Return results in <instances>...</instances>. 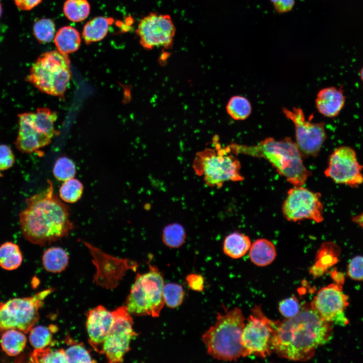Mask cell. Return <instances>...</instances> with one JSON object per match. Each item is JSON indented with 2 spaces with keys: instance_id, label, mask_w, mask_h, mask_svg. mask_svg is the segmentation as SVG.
Wrapping results in <instances>:
<instances>
[{
  "instance_id": "6da1fadb",
  "label": "cell",
  "mask_w": 363,
  "mask_h": 363,
  "mask_svg": "<svg viewBox=\"0 0 363 363\" xmlns=\"http://www.w3.org/2000/svg\"><path fill=\"white\" fill-rule=\"evenodd\" d=\"M47 183L44 190L26 199L19 215L25 239L40 246L67 236L74 228L70 208L54 194L51 181Z\"/></svg>"
},
{
  "instance_id": "7a4b0ae2",
  "label": "cell",
  "mask_w": 363,
  "mask_h": 363,
  "mask_svg": "<svg viewBox=\"0 0 363 363\" xmlns=\"http://www.w3.org/2000/svg\"><path fill=\"white\" fill-rule=\"evenodd\" d=\"M333 323L323 319L311 306L301 308L294 317L278 321L273 339V352L294 361H306L327 342Z\"/></svg>"
},
{
  "instance_id": "3957f363",
  "label": "cell",
  "mask_w": 363,
  "mask_h": 363,
  "mask_svg": "<svg viewBox=\"0 0 363 363\" xmlns=\"http://www.w3.org/2000/svg\"><path fill=\"white\" fill-rule=\"evenodd\" d=\"M229 147L235 155L265 158L294 186L304 185L310 175L296 143L290 138L280 140L268 138L255 145L232 144Z\"/></svg>"
},
{
  "instance_id": "277c9868",
  "label": "cell",
  "mask_w": 363,
  "mask_h": 363,
  "mask_svg": "<svg viewBox=\"0 0 363 363\" xmlns=\"http://www.w3.org/2000/svg\"><path fill=\"white\" fill-rule=\"evenodd\" d=\"M245 320L241 310L237 307L218 313L214 324L202 336L207 353L214 358L224 361L243 357L241 337Z\"/></svg>"
},
{
  "instance_id": "5b68a950",
  "label": "cell",
  "mask_w": 363,
  "mask_h": 363,
  "mask_svg": "<svg viewBox=\"0 0 363 363\" xmlns=\"http://www.w3.org/2000/svg\"><path fill=\"white\" fill-rule=\"evenodd\" d=\"M234 155L229 146L222 147L217 142L214 148H206L196 154L193 164L194 170L203 177L210 187L220 188L226 182L243 180L240 163Z\"/></svg>"
},
{
  "instance_id": "8992f818",
  "label": "cell",
  "mask_w": 363,
  "mask_h": 363,
  "mask_svg": "<svg viewBox=\"0 0 363 363\" xmlns=\"http://www.w3.org/2000/svg\"><path fill=\"white\" fill-rule=\"evenodd\" d=\"M71 76L68 55L52 50L38 57L30 68L27 80L43 93L62 97L69 86Z\"/></svg>"
},
{
  "instance_id": "52a82bcc",
  "label": "cell",
  "mask_w": 363,
  "mask_h": 363,
  "mask_svg": "<svg viewBox=\"0 0 363 363\" xmlns=\"http://www.w3.org/2000/svg\"><path fill=\"white\" fill-rule=\"evenodd\" d=\"M149 268L137 275L126 299L125 307L131 315L158 317L165 305L163 275L156 266L149 264Z\"/></svg>"
},
{
  "instance_id": "ba28073f",
  "label": "cell",
  "mask_w": 363,
  "mask_h": 363,
  "mask_svg": "<svg viewBox=\"0 0 363 363\" xmlns=\"http://www.w3.org/2000/svg\"><path fill=\"white\" fill-rule=\"evenodd\" d=\"M18 131L14 142L23 153H32L49 145L57 134L54 123L57 113L49 108L40 107L35 112L18 114Z\"/></svg>"
},
{
  "instance_id": "9c48e42d",
  "label": "cell",
  "mask_w": 363,
  "mask_h": 363,
  "mask_svg": "<svg viewBox=\"0 0 363 363\" xmlns=\"http://www.w3.org/2000/svg\"><path fill=\"white\" fill-rule=\"evenodd\" d=\"M53 290L48 288L27 297L15 298L0 303V336L16 329L27 333L39 320V310Z\"/></svg>"
},
{
  "instance_id": "30bf717a",
  "label": "cell",
  "mask_w": 363,
  "mask_h": 363,
  "mask_svg": "<svg viewBox=\"0 0 363 363\" xmlns=\"http://www.w3.org/2000/svg\"><path fill=\"white\" fill-rule=\"evenodd\" d=\"M278 323L268 318L260 307L256 306L243 331V357L254 354L265 358L270 355L273 352V339Z\"/></svg>"
},
{
  "instance_id": "8fae6325",
  "label": "cell",
  "mask_w": 363,
  "mask_h": 363,
  "mask_svg": "<svg viewBox=\"0 0 363 363\" xmlns=\"http://www.w3.org/2000/svg\"><path fill=\"white\" fill-rule=\"evenodd\" d=\"M113 322L103 346V353L110 363L123 362L130 350L132 340L137 335L131 315L125 306L112 311Z\"/></svg>"
},
{
  "instance_id": "7c38bea8",
  "label": "cell",
  "mask_w": 363,
  "mask_h": 363,
  "mask_svg": "<svg viewBox=\"0 0 363 363\" xmlns=\"http://www.w3.org/2000/svg\"><path fill=\"white\" fill-rule=\"evenodd\" d=\"M282 211L284 217L289 221L309 219L320 223L324 220L321 194L302 186H294L288 190Z\"/></svg>"
},
{
  "instance_id": "4fadbf2b",
  "label": "cell",
  "mask_w": 363,
  "mask_h": 363,
  "mask_svg": "<svg viewBox=\"0 0 363 363\" xmlns=\"http://www.w3.org/2000/svg\"><path fill=\"white\" fill-rule=\"evenodd\" d=\"M282 111L294 125L295 143L302 155L316 157L327 138L324 123L307 120L300 108L294 107L290 110L283 108Z\"/></svg>"
},
{
  "instance_id": "5bb4252c",
  "label": "cell",
  "mask_w": 363,
  "mask_h": 363,
  "mask_svg": "<svg viewBox=\"0 0 363 363\" xmlns=\"http://www.w3.org/2000/svg\"><path fill=\"white\" fill-rule=\"evenodd\" d=\"M176 28L170 15L151 12L142 18L136 33L140 43L146 49L172 46Z\"/></svg>"
},
{
  "instance_id": "9a60e30c",
  "label": "cell",
  "mask_w": 363,
  "mask_h": 363,
  "mask_svg": "<svg viewBox=\"0 0 363 363\" xmlns=\"http://www.w3.org/2000/svg\"><path fill=\"white\" fill-rule=\"evenodd\" d=\"M362 169L355 151L349 146H341L330 154L324 174L337 184L356 188L363 183Z\"/></svg>"
},
{
  "instance_id": "2e32d148",
  "label": "cell",
  "mask_w": 363,
  "mask_h": 363,
  "mask_svg": "<svg viewBox=\"0 0 363 363\" xmlns=\"http://www.w3.org/2000/svg\"><path fill=\"white\" fill-rule=\"evenodd\" d=\"M348 305V297L342 291V284L332 283L318 291L311 306L323 319L342 326L348 323L344 315Z\"/></svg>"
},
{
  "instance_id": "e0dca14e",
  "label": "cell",
  "mask_w": 363,
  "mask_h": 363,
  "mask_svg": "<svg viewBox=\"0 0 363 363\" xmlns=\"http://www.w3.org/2000/svg\"><path fill=\"white\" fill-rule=\"evenodd\" d=\"M112 312L100 305L90 310L87 315L88 342L97 352L103 353V346L113 322Z\"/></svg>"
},
{
  "instance_id": "ac0fdd59",
  "label": "cell",
  "mask_w": 363,
  "mask_h": 363,
  "mask_svg": "<svg viewBox=\"0 0 363 363\" xmlns=\"http://www.w3.org/2000/svg\"><path fill=\"white\" fill-rule=\"evenodd\" d=\"M89 250L92 257L93 262L97 268V273L95 279L96 280L99 278L109 276L110 274H116L118 272L123 275V274L117 271L125 273L130 270H136L138 267L137 263L133 261L127 259H119L108 255L102 252L99 248L92 244L85 241H82ZM101 278L96 283H98L102 279Z\"/></svg>"
},
{
  "instance_id": "d6986e66",
  "label": "cell",
  "mask_w": 363,
  "mask_h": 363,
  "mask_svg": "<svg viewBox=\"0 0 363 363\" xmlns=\"http://www.w3.org/2000/svg\"><path fill=\"white\" fill-rule=\"evenodd\" d=\"M346 96L342 86H331L322 89L316 99V107L321 114L329 118L337 116L343 108Z\"/></svg>"
},
{
  "instance_id": "ffe728a7",
  "label": "cell",
  "mask_w": 363,
  "mask_h": 363,
  "mask_svg": "<svg viewBox=\"0 0 363 363\" xmlns=\"http://www.w3.org/2000/svg\"><path fill=\"white\" fill-rule=\"evenodd\" d=\"M276 256L274 245L266 238L255 240L249 250V257L251 262L259 267H264L272 263Z\"/></svg>"
},
{
  "instance_id": "44dd1931",
  "label": "cell",
  "mask_w": 363,
  "mask_h": 363,
  "mask_svg": "<svg viewBox=\"0 0 363 363\" xmlns=\"http://www.w3.org/2000/svg\"><path fill=\"white\" fill-rule=\"evenodd\" d=\"M54 43L59 52L68 55L79 48L81 39L79 31L74 27L64 26L56 32Z\"/></svg>"
},
{
  "instance_id": "7402d4cb",
  "label": "cell",
  "mask_w": 363,
  "mask_h": 363,
  "mask_svg": "<svg viewBox=\"0 0 363 363\" xmlns=\"http://www.w3.org/2000/svg\"><path fill=\"white\" fill-rule=\"evenodd\" d=\"M340 251L339 247L334 243H323L318 251L316 262L311 268V271L315 275L323 273L324 271L337 263Z\"/></svg>"
},
{
  "instance_id": "603a6c76",
  "label": "cell",
  "mask_w": 363,
  "mask_h": 363,
  "mask_svg": "<svg viewBox=\"0 0 363 363\" xmlns=\"http://www.w3.org/2000/svg\"><path fill=\"white\" fill-rule=\"evenodd\" d=\"M251 245V241L248 236L242 233L234 232L224 238L223 251L228 257L238 259L246 254Z\"/></svg>"
},
{
  "instance_id": "cb8c5ba5",
  "label": "cell",
  "mask_w": 363,
  "mask_h": 363,
  "mask_svg": "<svg viewBox=\"0 0 363 363\" xmlns=\"http://www.w3.org/2000/svg\"><path fill=\"white\" fill-rule=\"evenodd\" d=\"M112 20L103 16L96 17L84 26L82 37L86 44L98 42L107 35Z\"/></svg>"
},
{
  "instance_id": "d4e9b609",
  "label": "cell",
  "mask_w": 363,
  "mask_h": 363,
  "mask_svg": "<svg viewBox=\"0 0 363 363\" xmlns=\"http://www.w3.org/2000/svg\"><path fill=\"white\" fill-rule=\"evenodd\" d=\"M69 259L68 254L65 250L59 247H52L44 252L42 264L46 271L60 273L67 267Z\"/></svg>"
},
{
  "instance_id": "484cf974",
  "label": "cell",
  "mask_w": 363,
  "mask_h": 363,
  "mask_svg": "<svg viewBox=\"0 0 363 363\" xmlns=\"http://www.w3.org/2000/svg\"><path fill=\"white\" fill-rule=\"evenodd\" d=\"M1 345L3 351L10 356H16L25 347L27 338L23 332L16 329L5 331L1 336Z\"/></svg>"
},
{
  "instance_id": "4316f807",
  "label": "cell",
  "mask_w": 363,
  "mask_h": 363,
  "mask_svg": "<svg viewBox=\"0 0 363 363\" xmlns=\"http://www.w3.org/2000/svg\"><path fill=\"white\" fill-rule=\"evenodd\" d=\"M23 258L19 246L7 241L0 246V266L7 270H13L21 264Z\"/></svg>"
},
{
  "instance_id": "83f0119b",
  "label": "cell",
  "mask_w": 363,
  "mask_h": 363,
  "mask_svg": "<svg viewBox=\"0 0 363 363\" xmlns=\"http://www.w3.org/2000/svg\"><path fill=\"white\" fill-rule=\"evenodd\" d=\"M90 12L87 0H67L63 6V12L68 19L73 22L85 20Z\"/></svg>"
},
{
  "instance_id": "f1b7e54d",
  "label": "cell",
  "mask_w": 363,
  "mask_h": 363,
  "mask_svg": "<svg viewBox=\"0 0 363 363\" xmlns=\"http://www.w3.org/2000/svg\"><path fill=\"white\" fill-rule=\"evenodd\" d=\"M186 239L185 229L180 224L172 223L165 226L163 229L162 240L167 247L178 248L182 246Z\"/></svg>"
},
{
  "instance_id": "f546056e",
  "label": "cell",
  "mask_w": 363,
  "mask_h": 363,
  "mask_svg": "<svg viewBox=\"0 0 363 363\" xmlns=\"http://www.w3.org/2000/svg\"><path fill=\"white\" fill-rule=\"evenodd\" d=\"M56 331V326H38L33 327L29 331V341L35 349L43 348L52 345L53 333Z\"/></svg>"
},
{
  "instance_id": "4dcf8cb0",
  "label": "cell",
  "mask_w": 363,
  "mask_h": 363,
  "mask_svg": "<svg viewBox=\"0 0 363 363\" xmlns=\"http://www.w3.org/2000/svg\"><path fill=\"white\" fill-rule=\"evenodd\" d=\"M65 341L69 345V347L65 350L67 362H96L82 343L77 342L69 337Z\"/></svg>"
},
{
  "instance_id": "1f68e13d",
  "label": "cell",
  "mask_w": 363,
  "mask_h": 363,
  "mask_svg": "<svg viewBox=\"0 0 363 363\" xmlns=\"http://www.w3.org/2000/svg\"><path fill=\"white\" fill-rule=\"evenodd\" d=\"M228 114L234 119L244 120L250 115L252 107L249 101L241 96L230 98L226 105Z\"/></svg>"
},
{
  "instance_id": "d6a6232c",
  "label": "cell",
  "mask_w": 363,
  "mask_h": 363,
  "mask_svg": "<svg viewBox=\"0 0 363 363\" xmlns=\"http://www.w3.org/2000/svg\"><path fill=\"white\" fill-rule=\"evenodd\" d=\"M84 187L78 179L72 178L66 180L59 190L60 199L66 203H74L82 197Z\"/></svg>"
},
{
  "instance_id": "836d02e7",
  "label": "cell",
  "mask_w": 363,
  "mask_h": 363,
  "mask_svg": "<svg viewBox=\"0 0 363 363\" xmlns=\"http://www.w3.org/2000/svg\"><path fill=\"white\" fill-rule=\"evenodd\" d=\"M33 33L39 42L49 43L53 40L56 33L55 24L48 18L37 20L34 23Z\"/></svg>"
},
{
  "instance_id": "e575fe53",
  "label": "cell",
  "mask_w": 363,
  "mask_h": 363,
  "mask_svg": "<svg viewBox=\"0 0 363 363\" xmlns=\"http://www.w3.org/2000/svg\"><path fill=\"white\" fill-rule=\"evenodd\" d=\"M30 359L33 362H67L65 349L53 350L48 347L35 349L30 354Z\"/></svg>"
},
{
  "instance_id": "d590c367",
  "label": "cell",
  "mask_w": 363,
  "mask_h": 363,
  "mask_svg": "<svg viewBox=\"0 0 363 363\" xmlns=\"http://www.w3.org/2000/svg\"><path fill=\"white\" fill-rule=\"evenodd\" d=\"M76 173L74 162L66 156L59 157L53 167V174L59 181H66L74 178Z\"/></svg>"
},
{
  "instance_id": "8d00e7d4",
  "label": "cell",
  "mask_w": 363,
  "mask_h": 363,
  "mask_svg": "<svg viewBox=\"0 0 363 363\" xmlns=\"http://www.w3.org/2000/svg\"><path fill=\"white\" fill-rule=\"evenodd\" d=\"M185 292L182 285L168 283L164 284L163 289V296L165 304L170 308L179 307L183 301Z\"/></svg>"
},
{
  "instance_id": "74e56055",
  "label": "cell",
  "mask_w": 363,
  "mask_h": 363,
  "mask_svg": "<svg viewBox=\"0 0 363 363\" xmlns=\"http://www.w3.org/2000/svg\"><path fill=\"white\" fill-rule=\"evenodd\" d=\"M300 309L298 300L295 296L285 298L280 301L278 305L279 311L285 319L295 316Z\"/></svg>"
},
{
  "instance_id": "f35d334b",
  "label": "cell",
  "mask_w": 363,
  "mask_h": 363,
  "mask_svg": "<svg viewBox=\"0 0 363 363\" xmlns=\"http://www.w3.org/2000/svg\"><path fill=\"white\" fill-rule=\"evenodd\" d=\"M347 275L355 280H363V256H356L349 262L347 268Z\"/></svg>"
},
{
  "instance_id": "ab89813d",
  "label": "cell",
  "mask_w": 363,
  "mask_h": 363,
  "mask_svg": "<svg viewBox=\"0 0 363 363\" xmlns=\"http://www.w3.org/2000/svg\"><path fill=\"white\" fill-rule=\"evenodd\" d=\"M15 161V156L10 147L6 144H0V170L10 168Z\"/></svg>"
},
{
  "instance_id": "60d3db41",
  "label": "cell",
  "mask_w": 363,
  "mask_h": 363,
  "mask_svg": "<svg viewBox=\"0 0 363 363\" xmlns=\"http://www.w3.org/2000/svg\"><path fill=\"white\" fill-rule=\"evenodd\" d=\"M189 287L196 291H202L204 287V279L201 274H190L186 277Z\"/></svg>"
},
{
  "instance_id": "b9f144b4",
  "label": "cell",
  "mask_w": 363,
  "mask_h": 363,
  "mask_svg": "<svg viewBox=\"0 0 363 363\" xmlns=\"http://www.w3.org/2000/svg\"><path fill=\"white\" fill-rule=\"evenodd\" d=\"M275 10L283 14L290 11L294 7L295 0H270Z\"/></svg>"
},
{
  "instance_id": "7bdbcfd3",
  "label": "cell",
  "mask_w": 363,
  "mask_h": 363,
  "mask_svg": "<svg viewBox=\"0 0 363 363\" xmlns=\"http://www.w3.org/2000/svg\"><path fill=\"white\" fill-rule=\"evenodd\" d=\"M18 9L23 11L30 10L38 6L42 0H14Z\"/></svg>"
},
{
  "instance_id": "ee69618b",
  "label": "cell",
  "mask_w": 363,
  "mask_h": 363,
  "mask_svg": "<svg viewBox=\"0 0 363 363\" xmlns=\"http://www.w3.org/2000/svg\"><path fill=\"white\" fill-rule=\"evenodd\" d=\"M352 221L363 229V212L353 216Z\"/></svg>"
},
{
  "instance_id": "f6af8a7d",
  "label": "cell",
  "mask_w": 363,
  "mask_h": 363,
  "mask_svg": "<svg viewBox=\"0 0 363 363\" xmlns=\"http://www.w3.org/2000/svg\"><path fill=\"white\" fill-rule=\"evenodd\" d=\"M359 78L363 83V67L361 68L359 73Z\"/></svg>"
},
{
  "instance_id": "bcb514c9",
  "label": "cell",
  "mask_w": 363,
  "mask_h": 363,
  "mask_svg": "<svg viewBox=\"0 0 363 363\" xmlns=\"http://www.w3.org/2000/svg\"><path fill=\"white\" fill-rule=\"evenodd\" d=\"M2 13H3V7H2V4L0 2V18L2 16Z\"/></svg>"
}]
</instances>
